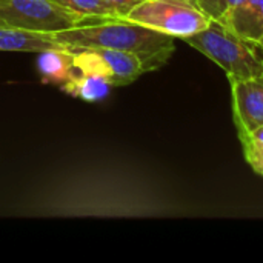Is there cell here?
Returning <instances> with one entry per match:
<instances>
[{
  "instance_id": "cell-13",
  "label": "cell",
  "mask_w": 263,
  "mask_h": 263,
  "mask_svg": "<svg viewBox=\"0 0 263 263\" xmlns=\"http://www.w3.org/2000/svg\"><path fill=\"white\" fill-rule=\"evenodd\" d=\"M202 8L211 15V18L219 20L228 9L239 5L243 0H199Z\"/></svg>"
},
{
  "instance_id": "cell-6",
  "label": "cell",
  "mask_w": 263,
  "mask_h": 263,
  "mask_svg": "<svg viewBox=\"0 0 263 263\" xmlns=\"http://www.w3.org/2000/svg\"><path fill=\"white\" fill-rule=\"evenodd\" d=\"M230 83L237 133L250 136L263 125V74Z\"/></svg>"
},
{
  "instance_id": "cell-5",
  "label": "cell",
  "mask_w": 263,
  "mask_h": 263,
  "mask_svg": "<svg viewBox=\"0 0 263 263\" xmlns=\"http://www.w3.org/2000/svg\"><path fill=\"white\" fill-rule=\"evenodd\" d=\"M74 69L106 79L112 86L129 85L145 74L142 60L126 51L111 48H71Z\"/></svg>"
},
{
  "instance_id": "cell-2",
  "label": "cell",
  "mask_w": 263,
  "mask_h": 263,
  "mask_svg": "<svg viewBox=\"0 0 263 263\" xmlns=\"http://www.w3.org/2000/svg\"><path fill=\"white\" fill-rule=\"evenodd\" d=\"M183 40L219 65L230 82L263 74V57L257 51L259 46L239 37L219 20L213 18L205 29Z\"/></svg>"
},
{
  "instance_id": "cell-1",
  "label": "cell",
  "mask_w": 263,
  "mask_h": 263,
  "mask_svg": "<svg viewBox=\"0 0 263 263\" xmlns=\"http://www.w3.org/2000/svg\"><path fill=\"white\" fill-rule=\"evenodd\" d=\"M68 48H111L126 51L142 60L145 72L162 68L174 52L173 35L131 22L128 18H91L52 34Z\"/></svg>"
},
{
  "instance_id": "cell-14",
  "label": "cell",
  "mask_w": 263,
  "mask_h": 263,
  "mask_svg": "<svg viewBox=\"0 0 263 263\" xmlns=\"http://www.w3.org/2000/svg\"><path fill=\"white\" fill-rule=\"evenodd\" d=\"M142 2L143 0H106L109 8L116 14V17H120V18H125L128 15V12Z\"/></svg>"
},
{
  "instance_id": "cell-3",
  "label": "cell",
  "mask_w": 263,
  "mask_h": 263,
  "mask_svg": "<svg viewBox=\"0 0 263 263\" xmlns=\"http://www.w3.org/2000/svg\"><path fill=\"white\" fill-rule=\"evenodd\" d=\"M125 18L182 40L205 29L213 20L199 0H143Z\"/></svg>"
},
{
  "instance_id": "cell-12",
  "label": "cell",
  "mask_w": 263,
  "mask_h": 263,
  "mask_svg": "<svg viewBox=\"0 0 263 263\" xmlns=\"http://www.w3.org/2000/svg\"><path fill=\"white\" fill-rule=\"evenodd\" d=\"M239 139L242 142L247 162L257 174L263 176V142L256 140L254 137L247 134L239 136Z\"/></svg>"
},
{
  "instance_id": "cell-10",
  "label": "cell",
  "mask_w": 263,
  "mask_h": 263,
  "mask_svg": "<svg viewBox=\"0 0 263 263\" xmlns=\"http://www.w3.org/2000/svg\"><path fill=\"white\" fill-rule=\"evenodd\" d=\"M111 88L112 85L106 79L100 76H94V74H83L76 69L71 79L62 85V89L66 94L77 97L88 103H99L105 100L109 96Z\"/></svg>"
},
{
  "instance_id": "cell-9",
  "label": "cell",
  "mask_w": 263,
  "mask_h": 263,
  "mask_svg": "<svg viewBox=\"0 0 263 263\" xmlns=\"http://www.w3.org/2000/svg\"><path fill=\"white\" fill-rule=\"evenodd\" d=\"M37 68L43 83L63 85L74 72L72 51L68 46L48 48L39 52Z\"/></svg>"
},
{
  "instance_id": "cell-15",
  "label": "cell",
  "mask_w": 263,
  "mask_h": 263,
  "mask_svg": "<svg viewBox=\"0 0 263 263\" xmlns=\"http://www.w3.org/2000/svg\"><path fill=\"white\" fill-rule=\"evenodd\" d=\"M248 136V134H247ZM251 137H254L256 140H260V142H263V125L260 126V128H257L253 134H250Z\"/></svg>"
},
{
  "instance_id": "cell-7",
  "label": "cell",
  "mask_w": 263,
  "mask_h": 263,
  "mask_svg": "<svg viewBox=\"0 0 263 263\" xmlns=\"http://www.w3.org/2000/svg\"><path fill=\"white\" fill-rule=\"evenodd\" d=\"M219 22L239 37L257 45L263 35V0H243L228 9Z\"/></svg>"
},
{
  "instance_id": "cell-4",
  "label": "cell",
  "mask_w": 263,
  "mask_h": 263,
  "mask_svg": "<svg viewBox=\"0 0 263 263\" xmlns=\"http://www.w3.org/2000/svg\"><path fill=\"white\" fill-rule=\"evenodd\" d=\"M80 22L79 15L54 0H0V23L12 28L54 34Z\"/></svg>"
},
{
  "instance_id": "cell-11",
  "label": "cell",
  "mask_w": 263,
  "mask_h": 263,
  "mask_svg": "<svg viewBox=\"0 0 263 263\" xmlns=\"http://www.w3.org/2000/svg\"><path fill=\"white\" fill-rule=\"evenodd\" d=\"M62 8L79 15L82 20L116 17L106 0H54Z\"/></svg>"
},
{
  "instance_id": "cell-16",
  "label": "cell",
  "mask_w": 263,
  "mask_h": 263,
  "mask_svg": "<svg viewBox=\"0 0 263 263\" xmlns=\"http://www.w3.org/2000/svg\"><path fill=\"white\" fill-rule=\"evenodd\" d=\"M257 46H259V48H260V49H262V51H263V35H262V39L259 40V43H257Z\"/></svg>"
},
{
  "instance_id": "cell-17",
  "label": "cell",
  "mask_w": 263,
  "mask_h": 263,
  "mask_svg": "<svg viewBox=\"0 0 263 263\" xmlns=\"http://www.w3.org/2000/svg\"><path fill=\"white\" fill-rule=\"evenodd\" d=\"M0 25H2V23H0Z\"/></svg>"
},
{
  "instance_id": "cell-8",
  "label": "cell",
  "mask_w": 263,
  "mask_h": 263,
  "mask_svg": "<svg viewBox=\"0 0 263 263\" xmlns=\"http://www.w3.org/2000/svg\"><path fill=\"white\" fill-rule=\"evenodd\" d=\"M65 46L55 42L52 34L32 32L26 29L0 25V51L9 52H40L48 48Z\"/></svg>"
}]
</instances>
